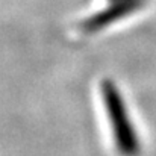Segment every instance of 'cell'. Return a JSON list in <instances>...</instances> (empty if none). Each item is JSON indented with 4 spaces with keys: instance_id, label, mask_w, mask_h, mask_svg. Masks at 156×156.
<instances>
[{
    "instance_id": "cell-1",
    "label": "cell",
    "mask_w": 156,
    "mask_h": 156,
    "mask_svg": "<svg viewBox=\"0 0 156 156\" xmlns=\"http://www.w3.org/2000/svg\"><path fill=\"white\" fill-rule=\"evenodd\" d=\"M100 105L115 152L120 156H140L141 141L136 127L132 123L123 93L112 79L100 82Z\"/></svg>"
},
{
    "instance_id": "cell-2",
    "label": "cell",
    "mask_w": 156,
    "mask_h": 156,
    "mask_svg": "<svg viewBox=\"0 0 156 156\" xmlns=\"http://www.w3.org/2000/svg\"><path fill=\"white\" fill-rule=\"evenodd\" d=\"M144 5V0H120V2H112L109 6L105 9L90 15L87 20L80 23V29L87 34L99 32L105 27L111 26L112 23L126 18L127 15L136 12L141 6Z\"/></svg>"
},
{
    "instance_id": "cell-3",
    "label": "cell",
    "mask_w": 156,
    "mask_h": 156,
    "mask_svg": "<svg viewBox=\"0 0 156 156\" xmlns=\"http://www.w3.org/2000/svg\"><path fill=\"white\" fill-rule=\"evenodd\" d=\"M111 2H120V0H111Z\"/></svg>"
}]
</instances>
